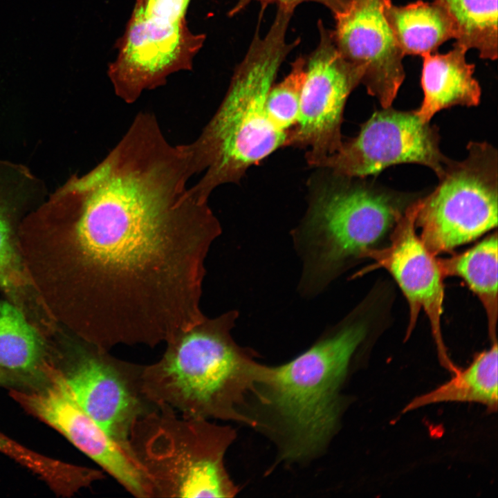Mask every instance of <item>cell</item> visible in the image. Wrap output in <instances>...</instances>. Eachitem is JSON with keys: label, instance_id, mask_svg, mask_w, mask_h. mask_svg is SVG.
Returning <instances> with one entry per match:
<instances>
[{"label": "cell", "instance_id": "9c48e42d", "mask_svg": "<svg viewBox=\"0 0 498 498\" xmlns=\"http://www.w3.org/2000/svg\"><path fill=\"white\" fill-rule=\"evenodd\" d=\"M439 129L423 122L416 111L391 107L375 111L354 138L342 142L315 167L344 176L367 177L390 166L416 163L430 167L439 178L450 159L439 147Z\"/></svg>", "mask_w": 498, "mask_h": 498}, {"label": "cell", "instance_id": "d4e9b609", "mask_svg": "<svg viewBox=\"0 0 498 498\" xmlns=\"http://www.w3.org/2000/svg\"><path fill=\"white\" fill-rule=\"evenodd\" d=\"M1 374H0V379H1Z\"/></svg>", "mask_w": 498, "mask_h": 498}, {"label": "cell", "instance_id": "2e32d148", "mask_svg": "<svg viewBox=\"0 0 498 498\" xmlns=\"http://www.w3.org/2000/svg\"><path fill=\"white\" fill-rule=\"evenodd\" d=\"M467 50L454 43L447 53H432L422 56L421 83L424 97L415 111L423 122H430L442 109L479 104L481 89L473 76L474 65L466 60Z\"/></svg>", "mask_w": 498, "mask_h": 498}, {"label": "cell", "instance_id": "4fadbf2b", "mask_svg": "<svg viewBox=\"0 0 498 498\" xmlns=\"http://www.w3.org/2000/svg\"><path fill=\"white\" fill-rule=\"evenodd\" d=\"M421 202L422 198L418 199L407 207L393 227L390 243L387 247L369 248L360 257H369L374 261L365 270L384 268L401 288L409 308L407 337L414 329L420 311L423 310L430 321L439 354L444 362L450 365L441 324L443 277L436 256L427 249L416 232V218Z\"/></svg>", "mask_w": 498, "mask_h": 498}, {"label": "cell", "instance_id": "6da1fadb", "mask_svg": "<svg viewBox=\"0 0 498 498\" xmlns=\"http://www.w3.org/2000/svg\"><path fill=\"white\" fill-rule=\"evenodd\" d=\"M193 175L178 146L129 129L23 220L19 247L57 322L110 350L155 347L205 317V261L221 228L187 187Z\"/></svg>", "mask_w": 498, "mask_h": 498}, {"label": "cell", "instance_id": "5bb4252c", "mask_svg": "<svg viewBox=\"0 0 498 498\" xmlns=\"http://www.w3.org/2000/svg\"><path fill=\"white\" fill-rule=\"evenodd\" d=\"M331 31L343 58L360 73L367 93L391 107L405 74L404 55L385 17L382 0H351L334 15Z\"/></svg>", "mask_w": 498, "mask_h": 498}, {"label": "cell", "instance_id": "d6986e66", "mask_svg": "<svg viewBox=\"0 0 498 498\" xmlns=\"http://www.w3.org/2000/svg\"><path fill=\"white\" fill-rule=\"evenodd\" d=\"M497 244L495 232L463 253L437 259L443 278H462L478 296L486 311L492 341L496 340L498 309Z\"/></svg>", "mask_w": 498, "mask_h": 498}, {"label": "cell", "instance_id": "52a82bcc", "mask_svg": "<svg viewBox=\"0 0 498 498\" xmlns=\"http://www.w3.org/2000/svg\"><path fill=\"white\" fill-rule=\"evenodd\" d=\"M468 156L450 160L416 218L420 239L434 256L469 243L497 225L498 156L487 142H470Z\"/></svg>", "mask_w": 498, "mask_h": 498}, {"label": "cell", "instance_id": "30bf717a", "mask_svg": "<svg viewBox=\"0 0 498 498\" xmlns=\"http://www.w3.org/2000/svg\"><path fill=\"white\" fill-rule=\"evenodd\" d=\"M83 342L64 375L66 382L77 403L106 434L131 449L129 439L134 423L158 407L144 391L145 365Z\"/></svg>", "mask_w": 498, "mask_h": 498}, {"label": "cell", "instance_id": "ffe728a7", "mask_svg": "<svg viewBox=\"0 0 498 498\" xmlns=\"http://www.w3.org/2000/svg\"><path fill=\"white\" fill-rule=\"evenodd\" d=\"M455 26L456 44L476 49L484 59L497 58V0H437Z\"/></svg>", "mask_w": 498, "mask_h": 498}, {"label": "cell", "instance_id": "cb8c5ba5", "mask_svg": "<svg viewBox=\"0 0 498 498\" xmlns=\"http://www.w3.org/2000/svg\"><path fill=\"white\" fill-rule=\"evenodd\" d=\"M252 1H258L264 3H277L279 6H286L294 9L302 2L313 1L325 6L334 16L342 12L347 7L351 0H239L230 11L231 15L239 12Z\"/></svg>", "mask_w": 498, "mask_h": 498}, {"label": "cell", "instance_id": "44dd1931", "mask_svg": "<svg viewBox=\"0 0 498 498\" xmlns=\"http://www.w3.org/2000/svg\"><path fill=\"white\" fill-rule=\"evenodd\" d=\"M41 332L11 302H0V365L16 371H31L44 354Z\"/></svg>", "mask_w": 498, "mask_h": 498}, {"label": "cell", "instance_id": "ba28073f", "mask_svg": "<svg viewBox=\"0 0 498 498\" xmlns=\"http://www.w3.org/2000/svg\"><path fill=\"white\" fill-rule=\"evenodd\" d=\"M147 2L136 0L107 71L116 95L128 104L165 84L170 75L191 70L205 40L204 34L190 30L185 19L170 24L147 15Z\"/></svg>", "mask_w": 498, "mask_h": 498}, {"label": "cell", "instance_id": "7a4b0ae2", "mask_svg": "<svg viewBox=\"0 0 498 498\" xmlns=\"http://www.w3.org/2000/svg\"><path fill=\"white\" fill-rule=\"evenodd\" d=\"M293 13L278 7L268 32L253 39L216 111L199 137L187 144L197 174L205 170L191 187L203 200L208 201L219 185L239 183L250 167L286 147L289 133L270 119L266 101L281 64L295 45L286 39Z\"/></svg>", "mask_w": 498, "mask_h": 498}, {"label": "cell", "instance_id": "3957f363", "mask_svg": "<svg viewBox=\"0 0 498 498\" xmlns=\"http://www.w3.org/2000/svg\"><path fill=\"white\" fill-rule=\"evenodd\" d=\"M237 317L205 316L169 338L161 358L144 367L148 398L185 416L256 425L243 409L249 394L257 396L263 365L232 338Z\"/></svg>", "mask_w": 498, "mask_h": 498}, {"label": "cell", "instance_id": "e0dca14e", "mask_svg": "<svg viewBox=\"0 0 498 498\" xmlns=\"http://www.w3.org/2000/svg\"><path fill=\"white\" fill-rule=\"evenodd\" d=\"M385 17L404 55L434 53L444 42L454 39V22L437 1H418L397 6L382 0Z\"/></svg>", "mask_w": 498, "mask_h": 498}, {"label": "cell", "instance_id": "7402d4cb", "mask_svg": "<svg viewBox=\"0 0 498 498\" xmlns=\"http://www.w3.org/2000/svg\"><path fill=\"white\" fill-rule=\"evenodd\" d=\"M306 63V59L298 57L292 64L288 75L273 84L267 95L266 108L270 119L277 127L288 133L298 121Z\"/></svg>", "mask_w": 498, "mask_h": 498}, {"label": "cell", "instance_id": "ac0fdd59", "mask_svg": "<svg viewBox=\"0 0 498 498\" xmlns=\"http://www.w3.org/2000/svg\"><path fill=\"white\" fill-rule=\"evenodd\" d=\"M477 354L471 364L435 389L413 399L404 412L441 402H476L495 409L497 405V343Z\"/></svg>", "mask_w": 498, "mask_h": 498}, {"label": "cell", "instance_id": "7c38bea8", "mask_svg": "<svg viewBox=\"0 0 498 498\" xmlns=\"http://www.w3.org/2000/svg\"><path fill=\"white\" fill-rule=\"evenodd\" d=\"M52 383L33 393L15 392L29 411L64 434L131 495L153 497L150 479L133 453L114 440L74 398L64 375L53 374Z\"/></svg>", "mask_w": 498, "mask_h": 498}, {"label": "cell", "instance_id": "5b68a950", "mask_svg": "<svg viewBox=\"0 0 498 498\" xmlns=\"http://www.w3.org/2000/svg\"><path fill=\"white\" fill-rule=\"evenodd\" d=\"M365 334L363 325L351 324L286 364L263 365L257 396L277 420L284 457L310 456L331 436L339 414L338 391Z\"/></svg>", "mask_w": 498, "mask_h": 498}, {"label": "cell", "instance_id": "603a6c76", "mask_svg": "<svg viewBox=\"0 0 498 498\" xmlns=\"http://www.w3.org/2000/svg\"><path fill=\"white\" fill-rule=\"evenodd\" d=\"M190 0H148L146 13L162 21L174 24L185 19Z\"/></svg>", "mask_w": 498, "mask_h": 498}, {"label": "cell", "instance_id": "8fae6325", "mask_svg": "<svg viewBox=\"0 0 498 498\" xmlns=\"http://www.w3.org/2000/svg\"><path fill=\"white\" fill-rule=\"evenodd\" d=\"M319 30V44L306 63L298 121L286 143L308 147L306 159L313 167L341 147L346 102L361 80L359 72L338 51L331 31L322 22Z\"/></svg>", "mask_w": 498, "mask_h": 498}, {"label": "cell", "instance_id": "277c9868", "mask_svg": "<svg viewBox=\"0 0 498 498\" xmlns=\"http://www.w3.org/2000/svg\"><path fill=\"white\" fill-rule=\"evenodd\" d=\"M320 169L308 182V209L294 232L304 260L302 288L311 293L347 259L370 248L414 201L366 177Z\"/></svg>", "mask_w": 498, "mask_h": 498}, {"label": "cell", "instance_id": "9a60e30c", "mask_svg": "<svg viewBox=\"0 0 498 498\" xmlns=\"http://www.w3.org/2000/svg\"><path fill=\"white\" fill-rule=\"evenodd\" d=\"M37 184L26 169L0 160V289L35 326L45 329L53 318L30 277L12 225L18 205Z\"/></svg>", "mask_w": 498, "mask_h": 498}, {"label": "cell", "instance_id": "8992f818", "mask_svg": "<svg viewBox=\"0 0 498 498\" xmlns=\"http://www.w3.org/2000/svg\"><path fill=\"white\" fill-rule=\"evenodd\" d=\"M234 439L230 427L160 405L136 421L129 441L150 479L153 497H232L237 488L224 455Z\"/></svg>", "mask_w": 498, "mask_h": 498}]
</instances>
